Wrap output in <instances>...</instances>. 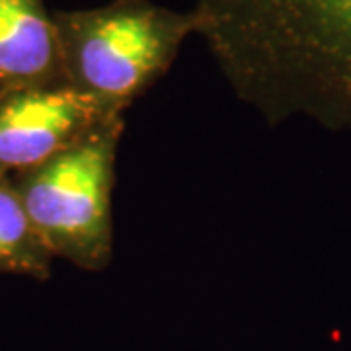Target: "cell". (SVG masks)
I'll list each match as a JSON object with an SVG mask.
<instances>
[{"instance_id":"3957f363","label":"cell","mask_w":351,"mask_h":351,"mask_svg":"<svg viewBox=\"0 0 351 351\" xmlns=\"http://www.w3.org/2000/svg\"><path fill=\"white\" fill-rule=\"evenodd\" d=\"M125 117L36 168L10 176L25 213L53 258L82 271H104L113 260V189Z\"/></svg>"},{"instance_id":"6da1fadb","label":"cell","mask_w":351,"mask_h":351,"mask_svg":"<svg viewBox=\"0 0 351 351\" xmlns=\"http://www.w3.org/2000/svg\"><path fill=\"white\" fill-rule=\"evenodd\" d=\"M234 96L269 125L351 133V0H193Z\"/></svg>"},{"instance_id":"5b68a950","label":"cell","mask_w":351,"mask_h":351,"mask_svg":"<svg viewBox=\"0 0 351 351\" xmlns=\"http://www.w3.org/2000/svg\"><path fill=\"white\" fill-rule=\"evenodd\" d=\"M61 84V51L45 0H0V101Z\"/></svg>"},{"instance_id":"277c9868","label":"cell","mask_w":351,"mask_h":351,"mask_svg":"<svg viewBox=\"0 0 351 351\" xmlns=\"http://www.w3.org/2000/svg\"><path fill=\"white\" fill-rule=\"evenodd\" d=\"M117 115L69 84L27 90L0 101V178L36 168Z\"/></svg>"},{"instance_id":"8992f818","label":"cell","mask_w":351,"mask_h":351,"mask_svg":"<svg viewBox=\"0 0 351 351\" xmlns=\"http://www.w3.org/2000/svg\"><path fill=\"white\" fill-rule=\"evenodd\" d=\"M53 254L25 213L10 178H0V276L47 281Z\"/></svg>"},{"instance_id":"7a4b0ae2","label":"cell","mask_w":351,"mask_h":351,"mask_svg":"<svg viewBox=\"0 0 351 351\" xmlns=\"http://www.w3.org/2000/svg\"><path fill=\"white\" fill-rule=\"evenodd\" d=\"M53 20L64 82L117 115L168 75L184 43L199 32L193 10L152 0L57 10Z\"/></svg>"}]
</instances>
